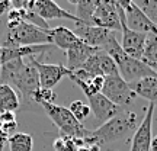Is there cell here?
Here are the masks:
<instances>
[{"mask_svg": "<svg viewBox=\"0 0 157 151\" xmlns=\"http://www.w3.org/2000/svg\"><path fill=\"white\" fill-rule=\"evenodd\" d=\"M68 77L77 84L78 87H80V90L83 92V95L87 97L90 112H93L95 118L98 119V121H101L102 123H105L106 121H109L111 118H113L119 111H121V108H118L117 105H113L111 100H108L102 93L95 92V90L92 89L87 83H84V81H82V80L76 78L73 74H71V71H70V74H68Z\"/></svg>", "mask_w": 157, "mask_h": 151, "instance_id": "5", "label": "cell"}, {"mask_svg": "<svg viewBox=\"0 0 157 151\" xmlns=\"http://www.w3.org/2000/svg\"><path fill=\"white\" fill-rule=\"evenodd\" d=\"M134 3L154 25H157V0H141V2H134Z\"/></svg>", "mask_w": 157, "mask_h": 151, "instance_id": "22", "label": "cell"}, {"mask_svg": "<svg viewBox=\"0 0 157 151\" xmlns=\"http://www.w3.org/2000/svg\"><path fill=\"white\" fill-rule=\"evenodd\" d=\"M129 89L135 96H141L150 102L151 105H157V77H144L128 83Z\"/></svg>", "mask_w": 157, "mask_h": 151, "instance_id": "17", "label": "cell"}, {"mask_svg": "<svg viewBox=\"0 0 157 151\" xmlns=\"http://www.w3.org/2000/svg\"><path fill=\"white\" fill-rule=\"evenodd\" d=\"M92 25L112 31V32L121 31L117 2L98 0V6H96L93 16H92Z\"/></svg>", "mask_w": 157, "mask_h": 151, "instance_id": "10", "label": "cell"}, {"mask_svg": "<svg viewBox=\"0 0 157 151\" xmlns=\"http://www.w3.org/2000/svg\"><path fill=\"white\" fill-rule=\"evenodd\" d=\"M32 66L36 68L39 77V86L42 89H54L57 84L61 81L64 77H68L70 70L64 67L63 64H48V62H41L35 57H28Z\"/></svg>", "mask_w": 157, "mask_h": 151, "instance_id": "9", "label": "cell"}, {"mask_svg": "<svg viewBox=\"0 0 157 151\" xmlns=\"http://www.w3.org/2000/svg\"><path fill=\"white\" fill-rule=\"evenodd\" d=\"M51 47L52 45H35V47H19V48H12V50L0 47V67L12 60H16V58L35 57L36 54L44 52L45 50H48Z\"/></svg>", "mask_w": 157, "mask_h": 151, "instance_id": "15", "label": "cell"}, {"mask_svg": "<svg viewBox=\"0 0 157 151\" xmlns=\"http://www.w3.org/2000/svg\"><path fill=\"white\" fill-rule=\"evenodd\" d=\"M56 99H57V95L54 93V90L39 87L36 90V93L34 95V97H32V102L42 106V105H52V103H56Z\"/></svg>", "mask_w": 157, "mask_h": 151, "instance_id": "23", "label": "cell"}, {"mask_svg": "<svg viewBox=\"0 0 157 151\" xmlns=\"http://www.w3.org/2000/svg\"><path fill=\"white\" fill-rule=\"evenodd\" d=\"M96 51H99V48H93L90 45L84 44L83 41H80L78 44H76L73 48H70L66 52L67 54V68L70 71L80 70L82 66L87 61V58L93 55Z\"/></svg>", "mask_w": 157, "mask_h": 151, "instance_id": "14", "label": "cell"}, {"mask_svg": "<svg viewBox=\"0 0 157 151\" xmlns=\"http://www.w3.org/2000/svg\"><path fill=\"white\" fill-rule=\"evenodd\" d=\"M7 140H9V138L0 131V151H3V147H5V144L7 142Z\"/></svg>", "mask_w": 157, "mask_h": 151, "instance_id": "27", "label": "cell"}, {"mask_svg": "<svg viewBox=\"0 0 157 151\" xmlns=\"http://www.w3.org/2000/svg\"><path fill=\"white\" fill-rule=\"evenodd\" d=\"M10 9H12V2H9V0H2L0 2V15L7 13Z\"/></svg>", "mask_w": 157, "mask_h": 151, "instance_id": "26", "label": "cell"}, {"mask_svg": "<svg viewBox=\"0 0 157 151\" xmlns=\"http://www.w3.org/2000/svg\"><path fill=\"white\" fill-rule=\"evenodd\" d=\"M54 150L56 151H66V138H64L63 135L54 141Z\"/></svg>", "mask_w": 157, "mask_h": 151, "instance_id": "25", "label": "cell"}, {"mask_svg": "<svg viewBox=\"0 0 157 151\" xmlns=\"http://www.w3.org/2000/svg\"><path fill=\"white\" fill-rule=\"evenodd\" d=\"M68 111L71 112V115H73V116L77 119L78 122H82L83 119H86V118L90 115V108H89V105L83 103L82 100H74V102H71V105H70V108H68Z\"/></svg>", "mask_w": 157, "mask_h": 151, "instance_id": "24", "label": "cell"}, {"mask_svg": "<svg viewBox=\"0 0 157 151\" xmlns=\"http://www.w3.org/2000/svg\"><path fill=\"white\" fill-rule=\"evenodd\" d=\"M16 87L21 93H22L23 99L26 102H31L34 95L36 93V90L41 87L39 86V77H38V71L36 68L32 66L31 61H25V66H23L22 71L17 77L16 83L13 86V89Z\"/></svg>", "mask_w": 157, "mask_h": 151, "instance_id": "13", "label": "cell"}, {"mask_svg": "<svg viewBox=\"0 0 157 151\" xmlns=\"http://www.w3.org/2000/svg\"><path fill=\"white\" fill-rule=\"evenodd\" d=\"M101 93L108 100H111L113 105H117L121 109L131 105L137 97L132 93V90L129 89L128 83L124 81L119 74H112V76L105 77V83H103Z\"/></svg>", "mask_w": 157, "mask_h": 151, "instance_id": "6", "label": "cell"}, {"mask_svg": "<svg viewBox=\"0 0 157 151\" xmlns=\"http://www.w3.org/2000/svg\"><path fill=\"white\" fill-rule=\"evenodd\" d=\"M154 105H148V109L146 112V116L143 118L141 123L137 126L132 140H131V148L129 151H150L153 135V116H154Z\"/></svg>", "mask_w": 157, "mask_h": 151, "instance_id": "12", "label": "cell"}, {"mask_svg": "<svg viewBox=\"0 0 157 151\" xmlns=\"http://www.w3.org/2000/svg\"><path fill=\"white\" fill-rule=\"evenodd\" d=\"M137 126V113L121 109L113 118L102 123L98 129L92 131V138L96 144L102 147L129 137L132 132H135Z\"/></svg>", "mask_w": 157, "mask_h": 151, "instance_id": "2", "label": "cell"}, {"mask_svg": "<svg viewBox=\"0 0 157 151\" xmlns=\"http://www.w3.org/2000/svg\"><path fill=\"white\" fill-rule=\"evenodd\" d=\"M118 5L122 7L124 13H125V23L131 31L146 35H157V25H154L141 12V9L135 5L134 2L121 0V2H118Z\"/></svg>", "mask_w": 157, "mask_h": 151, "instance_id": "7", "label": "cell"}, {"mask_svg": "<svg viewBox=\"0 0 157 151\" xmlns=\"http://www.w3.org/2000/svg\"><path fill=\"white\" fill-rule=\"evenodd\" d=\"M102 51H105L113 60V62L117 64L118 74L127 83H131V81H135V80H140L144 77H157L156 71H153L150 67H147L143 61L131 58L124 52L121 48V44L118 42L117 36H115V32L106 41V44L103 45Z\"/></svg>", "mask_w": 157, "mask_h": 151, "instance_id": "1", "label": "cell"}, {"mask_svg": "<svg viewBox=\"0 0 157 151\" xmlns=\"http://www.w3.org/2000/svg\"><path fill=\"white\" fill-rule=\"evenodd\" d=\"M96 6H98V0H78L76 5L74 16L77 17V21L92 25V16L95 13Z\"/></svg>", "mask_w": 157, "mask_h": 151, "instance_id": "21", "label": "cell"}, {"mask_svg": "<svg viewBox=\"0 0 157 151\" xmlns=\"http://www.w3.org/2000/svg\"><path fill=\"white\" fill-rule=\"evenodd\" d=\"M77 151H90V148L89 145H83V147H78Z\"/></svg>", "mask_w": 157, "mask_h": 151, "instance_id": "29", "label": "cell"}, {"mask_svg": "<svg viewBox=\"0 0 157 151\" xmlns=\"http://www.w3.org/2000/svg\"><path fill=\"white\" fill-rule=\"evenodd\" d=\"M17 108H19V97L16 90L7 84H0V113H13Z\"/></svg>", "mask_w": 157, "mask_h": 151, "instance_id": "18", "label": "cell"}, {"mask_svg": "<svg viewBox=\"0 0 157 151\" xmlns=\"http://www.w3.org/2000/svg\"><path fill=\"white\" fill-rule=\"evenodd\" d=\"M10 151H32L34 148V138L32 135L25 132H16L7 140Z\"/></svg>", "mask_w": 157, "mask_h": 151, "instance_id": "20", "label": "cell"}, {"mask_svg": "<svg viewBox=\"0 0 157 151\" xmlns=\"http://www.w3.org/2000/svg\"><path fill=\"white\" fill-rule=\"evenodd\" d=\"M35 45H52L48 31L38 28L28 22H21L16 26L7 28L3 38V48L35 47Z\"/></svg>", "mask_w": 157, "mask_h": 151, "instance_id": "3", "label": "cell"}, {"mask_svg": "<svg viewBox=\"0 0 157 151\" xmlns=\"http://www.w3.org/2000/svg\"><path fill=\"white\" fill-rule=\"evenodd\" d=\"M42 108H44V112L47 113V116L60 129L61 135H67L71 138H82V140L90 137L92 131H89L82 122H78L71 115V112L68 111V108L60 106L56 103L42 105Z\"/></svg>", "mask_w": 157, "mask_h": 151, "instance_id": "4", "label": "cell"}, {"mask_svg": "<svg viewBox=\"0 0 157 151\" xmlns=\"http://www.w3.org/2000/svg\"><path fill=\"white\" fill-rule=\"evenodd\" d=\"M117 5H118V2H117ZM118 15H119L121 32H122V44H121V48H122V51L127 55L141 61L147 35L135 32V31H131V29L127 26V23H125V13H124L122 7L119 5H118Z\"/></svg>", "mask_w": 157, "mask_h": 151, "instance_id": "8", "label": "cell"}, {"mask_svg": "<svg viewBox=\"0 0 157 151\" xmlns=\"http://www.w3.org/2000/svg\"><path fill=\"white\" fill-rule=\"evenodd\" d=\"M48 35L51 38V44L57 47V48H60V50L66 51V52L82 41V39L77 38V35L74 34L71 29L66 28V26L50 28L48 29Z\"/></svg>", "mask_w": 157, "mask_h": 151, "instance_id": "16", "label": "cell"}, {"mask_svg": "<svg viewBox=\"0 0 157 151\" xmlns=\"http://www.w3.org/2000/svg\"><path fill=\"white\" fill-rule=\"evenodd\" d=\"M150 151H157V135L153 137L151 144H150Z\"/></svg>", "mask_w": 157, "mask_h": 151, "instance_id": "28", "label": "cell"}, {"mask_svg": "<svg viewBox=\"0 0 157 151\" xmlns=\"http://www.w3.org/2000/svg\"><path fill=\"white\" fill-rule=\"evenodd\" d=\"M141 61L157 73V35H147Z\"/></svg>", "mask_w": 157, "mask_h": 151, "instance_id": "19", "label": "cell"}, {"mask_svg": "<svg viewBox=\"0 0 157 151\" xmlns=\"http://www.w3.org/2000/svg\"><path fill=\"white\" fill-rule=\"evenodd\" d=\"M74 34L77 35L78 39H82L84 44L90 45L93 48H99L102 50L103 45L106 44V41L112 36V31H108V29L99 28L95 25H90V23H84L82 21L74 22Z\"/></svg>", "mask_w": 157, "mask_h": 151, "instance_id": "11", "label": "cell"}]
</instances>
